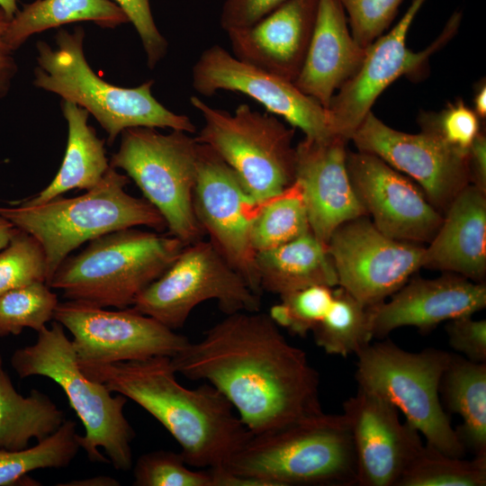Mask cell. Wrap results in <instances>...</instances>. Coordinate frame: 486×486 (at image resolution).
<instances>
[{
    "label": "cell",
    "mask_w": 486,
    "mask_h": 486,
    "mask_svg": "<svg viewBox=\"0 0 486 486\" xmlns=\"http://www.w3.org/2000/svg\"><path fill=\"white\" fill-rule=\"evenodd\" d=\"M10 20L0 8V97L7 93L11 79L16 71V66L12 57L13 50L4 39Z\"/></svg>",
    "instance_id": "obj_44"
},
{
    "label": "cell",
    "mask_w": 486,
    "mask_h": 486,
    "mask_svg": "<svg viewBox=\"0 0 486 486\" xmlns=\"http://www.w3.org/2000/svg\"><path fill=\"white\" fill-rule=\"evenodd\" d=\"M75 483H67L64 485H105V486H117L120 483L112 478L106 476H99L93 479H87L81 482H74Z\"/></svg>",
    "instance_id": "obj_47"
},
{
    "label": "cell",
    "mask_w": 486,
    "mask_h": 486,
    "mask_svg": "<svg viewBox=\"0 0 486 486\" xmlns=\"http://www.w3.org/2000/svg\"><path fill=\"white\" fill-rule=\"evenodd\" d=\"M350 140L358 150L379 157L413 178L440 212H445L454 198L471 184L468 154L426 130L413 134L394 130L372 111Z\"/></svg>",
    "instance_id": "obj_16"
},
{
    "label": "cell",
    "mask_w": 486,
    "mask_h": 486,
    "mask_svg": "<svg viewBox=\"0 0 486 486\" xmlns=\"http://www.w3.org/2000/svg\"><path fill=\"white\" fill-rule=\"evenodd\" d=\"M15 230L16 227L13 223L0 216V250L8 245Z\"/></svg>",
    "instance_id": "obj_46"
},
{
    "label": "cell",
    "mask_w": 486,
    "mask_h": 486,
    "mask_svg": "<svg viewBox=\"0 0 486 486\" xmlns=\"http://www.w3.org/2000/svg\"><path fill=\"white\" fill-rule=\"evenodd\" d=\"M110 166L122 169L164 218L168 234L184 245L204 235L195 217L193 196L197 178L199 142L186 131L168 134L134 127L122 133Z\"/></svg>",
    "instance_id": "obj_9"
},
{
    "label": "cell",
    "mask_w": 486,
    "mask_h": 486,
    "mask_svg": "<svg viewBox=\"0 0 486 486\" xmlns=\"http://www.w3.org/2000/svg\"><path fill=\"white\" fill-rule=\"evenodd\" d=\"M135 27L147 55L148 66L154 68L166 53L167 42L161 35L151 14L149 0H113Z\"/></svg>",
    "instance_id": "obj_40"
},
{
    "label": "cell",
    "mask_w": 486,
    "mask_h": 486,
    "mask_svg": "<svg viewBox=\"0 0 486 486\" xmlns=\"http://www.w3.org/2000/svg\"><path fill=\"white\" fill-rule=\"evenodd\" d=\"M0 252V295L36 282L46 284L45 254L39 241L16 228Z\"/></svg>",
    "instance_id": "obj_35"
},
{
    "label": "cell",
    "mask_w": 486,
    "mask_h": 486,
    "mask_svg": "<svg viewBox=\"0 0 486 486\" xmlns=\"http://www.w3.org/2000/svg\"><path fill=\"white\" fill-rule=\"evenodd\" d=\"M450 346L475 363H486V320L465 316L446 326Z\"/></svg>",
    "instance_id": "obj_41"
},
{
    "label": "cell",
    "mask_w": 486,
    "mask_h": 486,
    "mask_svg": "<svg viewBox=\"0 0 486 486\" xmlns=\"http://www.w3.org/2000/svg\"><path fill=\"white\" fill-rule=\"evenodd\" d=\"M214 300L226 315L258 311L260 295L209 240L184 247L171 266L135 299L132 306L171 329L182 328L199 304Z\"/></svg>",
    "instance_id": "obj_11"
},
{
    "label": "cell",
    "mask_w": 486,
    "mask_h": 486,
    "mask_svg": "<svg viewBox=\"0 0 486 486\" xmlns=\"http://www.w3.org/2000/svg\"><path fill=\"white\" fill-rule=\"evenodd\" d=\"M79 365L89 379L153 416L179 444L191 467L223 468L253 436L214 386L208 382L194 389L183 386L171 357Z\"/></svg>",
    "instance_id": "obj_2"
},
{
    "label": "cell",
    "mask_w": 486,
    "mask_h": 486,
    "mask_svg": "<svg viewBox=\"0 0 486 486\" xmlns=\"http://www.w3.org/2000/svg\"><path fill=\"white\" fill-rule=\"evenodd\" d=\"M355 448L357 485L397 486L424 446L419 432L383 398L359 389L343 403Z\"/></svg>",
    "instance_id": "obj_19"
},
{
    "label": "cell",
    "mask_w": 486,
    "mask_h": 486,
    "mask_svg": "<svg viewBox=\"0 0 486 486\" xmlns=\"http://www.w3.org/2000/svg\"><path fill=\"white\" fill-rule=\"evenodd\" d=\"M319 0H288L251 26L227 32L238 59L293 82L312 35Z\"/></svg>",
    "instance_id": "obj_22"
},
{
    "label": "cell",
    "mask_w": 486,
    "mask_h": 486,
    "mask_svg": "<svg viewBox=\"0 0 486 486\" xmlns=\"http://www.w3.org/2000/svg\"><path fill=\"white\" fill-rule=\"evenodd\" d=\"M346 169L358 200L381 232L420 245L430 242L443 214L420 187L368 152H347Z\"/></svg>",
    "instance_id": "obj_18"
},
{
    "label": "cell",
    "mask_w": 486,
    "mask_h": 486,
    "mask_svg": "<svg viewBox=\"0 0 486 486\" xmlns=\"http://www.w3.org/2000/svg\"><path fill=\"white\" fill-rule=\"evenodd\" d=\"M310 230L302 193L294 181L279 194L259 202L252 223L251 241L257 253L285 244Z\"/></svg>",
    "instance_id": "obj_32"
},
{
    "label": "cell",
    "mask_w": 486,
    "mask_h": 486,
    "mask_svg": "<svg viewBox=\"0 0 486 486\" xmlns=\"http://www.w3.org/2000/svg\"><path fill=\"white\" fill-rule=\"evenodd\" d=\"M184 244L167 234L139 230L98 237L57 268L49 286L68 301L125 309L176 260Z\"/></svg>",
    "instance_id": "obj_7"
},
{
    "label": "cell",
    "mask_w": 486,
    "mask_h": 486,
    "mask_svg": "<svg viewBox=\"0 0 486 486\" xmlns=\"http://www.w3.org/2000/svg\"><path fill=\"white\" fill-rule=\"evenodd\" d=\"M425 1H412L399 22L367 48L358 74L334 94L327 108L334 135L350 140L380 94L400 76L422 68L428 58L454 35L461 21L458 13L450 18L439 37L427 49L414 52L407 48L409 28Z\"/></svg>",
    "instance_id": "obj_15"
},
{
    "label": "cell",
    "mask_w": 486,
    "mask_h": 486,
    "mask_svg": "<svg viewBox=\"0 0 486 486\" xmlns=\"http://www.w3.org/2000/svg\"><path fill=\"white\" fill-rule=\"evenodd\" d=\"M83 21L104 28L130 22L123 10L110 0H35L23 4L10 20L4 39L14 50L35 33Z\"/></svg>",
    "instance_id": "obj_29"
},
{
    "label": "cell",
    "mask_w": 486,
    "mask_h": 486,
    "mask_svg": "<svg viewBox=\"0 0 486 486\" xmlns=\"http://www.w3.org/2000/svg\"><path fill=\"white\" fill-rule=\"evenodd\" d=\"M0 8L10 19L19 11L16 5V0H0Z\"/></svg>",
    "instance_id": "obj_48"
},
{
    "label": "cell",
    "mask_w": 486,
    "mask_h": 486,
    "mask_svg": "<svg viewBox=\"0 0 486 486\" xmlns=\"http://www.w3.org/2000/svg\"><path fill=\"white\" fill-rule=\"evenodd\" d=\"M181 453L158 450L141 454L133 466L134 486H215L209 469L190 468Z\"/></svg>",
    "instance_id": "obj_36"
},
{
    "label": "cell",
    "mask_w": 486,
    "mask_h": 486,
    "mask_svg": "<svg viewBox=\"0 0 486 486\" xmlns=\"http://www.w3.org/2000/svg\"><path fill=\"white\" fill-rule=\"evenodd\" d=\"M334 288L317 284L291 292L281 297V302L273 305L268 315L278 327L304 338L326 315Z\"/></svg>",
    "instance_id": "obj_37"
},
{
    "label": "cell",
    "mask_w": 486,
    "mask_h": 486,
    "mask_svg": "<svg viewBox=\"0 0 486 486\" xmlns=\"http://www.w3.org/2000/svg\"><path fill=\"white\" fill-rule=\"evenodd\" d=\"M327 247L338 286L367 307L385 301L410 279L421 267L425 248L386 236L366 215L338 227Z\"/></svg>",
    "instance_id": "obj_14"
},
{
    "label": "cell",
    "mask_w": 486,
    "mask_h": 486,
    "mask_svg": "<svg viewBox=\"0 0 486 486\" xmlns=\"http://www.w3.org/2000/svg\"><path fill=\"white\" fill-rule=\"evenodd\" d=\"M84 37L83 28L76 27L73 32H58L57 49L38 41L34 86L86 109L106 131L109 145L124 130L134 127L195 131L188 116L171 112L152 95V80L127 88L96 75L86 59Z\"/></svg>",
    "instance_id": "obj_6"
},
{
    "label": "cell",
    "mask_w": 486,
    "mask_h": 486,
    "mask_svg": "<svg viewBox=\"0 0 486 486\" xmlns=\"http://www.w3.org/2000/svg\"><path fill=\"white\" fill-rule=\"evenodd\" d=\"M339 0H319L302 69L293 81L303 94L328 108L336 91L363 67L366 50L354 40Z\"/></svg>",
    "instance_id": "obj_23"
},
{
    "label": "cell",
    "mask_w": 486,
    "mask_h": 486,
    "mask_svg": "<svg viewBox=\"0 0 486 486\" xmlns=\"http://www.w3.org/2000/svg\"><path fill=\"white\" fill-rule=\"evenodd\" d=\"M65 420L64 412L47 394L32 389L23 397L16 392L0 355V448H27L31 439H45Z\"/></svg>",
    "instance_id": "obj_28"
},
{
    "label": "cell",
    "mask_w": 486,
    "mask_h": 486,
    "mask_svg": "<svg viewBox=\"0 0 486 486\" xmlns=\"http://www.w3.org/2000/svg\"><path fill=\"white\" fill-rule=\"evenodd\" d=\"M347 141L338 136L304 138L295 147L294 181L302 193L310 230L325 244L341 224L367 216L347 173Z\"/></svg>",
    "instance_id": "obj_20"
},
{
    "label": "cell",
    "mask_w": 486,
    "mask_h": 486,
    "mask_svg": "<svg viewBox=\"0 0 486 486\" xmlns=\"http://www.w3.org/2000/svg\"><path fill=\"white\" fill-rule=\"evenodd\" d=\"M474 112L479 117V119H485L486 117V86L485 83L481 84L477 89L474 98Z\"/></svg>",
    "instance_id": "obj_45"
},
{
    "label": "cell",
    "mask_w": 486,
    "mask_h": 486,
    "mask_svg": "<svg viewBox=\"0 0 486 486\" xmlns=\"http://www.w3.org/2000/svg\"><path fill=\"white\" fill-rule=\"evenodd\" d=\"M486 456L472 460L424 446L397 486H484Z\"/></svg>",
    "instance_id": "obj_33"
},
{
    "label": "cell",
    "mask_w": 486,
    "mask_h": 486,
    "mask_svg": "<svg viewBox=\"0 0 486 486\" xmlns=\"http://www.w3.org/2000/svg\"><path fill=\"white\" fill-rule=\"evenodd\" d=\"M171 361L177 374L218 389L253 435L324 412L306 352L259 310L226 315Z\"/></svg>",
    "instance_id": "obj_1"
},
{
    "label": "cell",
    "mask_w": 486,
    "mask_h": 486,
    "mask_svg": "<svg viewBox=\"0 0 486 486\" xmlns=\"http://www.w3.org/2000/svg\"><path fill=\"white\" fill-rule=\"evenodd\" d=\"M190 102L203 118L196 140L212 148L237 174L249 195L263 202L295 180L294 129L243 104L233 113Z\"/></svg>",
    "instance_id": "obj_10"
},
{
    "label": "cell",
    "mask_w": 486,
    "mask_h": 486,
    "mask_svg": "<svg viewBox=\"0 0 486 486\" xmlns=\"http://www.w3.org/2000/svg\"><path fill=\"white\" fill-rule=\"evenodd\" d=\"M219 470L260 486L357 485L355 448L343 413L322 412L253 435Z\"/></svg>",
    "instance_id": "obj_3"
},
{
    "label": "cell",
    "mask_w": 486,
    "mask_h": 486,
    "mask_svg": "<svg viewBox=\"0 0 486 486\" xmlns=\"http://www.w3.org/2000/svg\"><path fill=\"white\" fill-rule=\"evenodd\" d=\"M421 130L428 131L451 148L468 154L481 131L479 117L462 99L449 104L439 113H423L419 117Z\"/></svg>",
    "instance_id": "obj_38"
},
{
    "label": "cell",
    "mask_w": 486,
    "mask_h": 486,
    "mask_svg": "<svg viewBox=\"0 0 486 486\" xmlns=\"http://www.w3.org/2000/svg\"><path fill=\"white\" fill-rule=\"evenodd\" d=\"M192 86L202 95L219 90L244 94L273 114L300 129L305 138L335 137L327 109L303 94L293 82L238 59L219 45L203 50L192 69Z\"/></svg>",
    "instance_id": "obj_17"
},
{
    "label": "cell",
    "mask_w": 486,
    "mask_h": 486,
    "mask_svg": "<svg viewBox=\"0 0 486 486\" xmlns=\"http://www.w3.org/2000/svg\"><path fill=\"white\" fill-rule=\"evenodd\" d=\"M288 0H225L220 17L226 32L251 26Z\"/></svg>",
    "instance_id": "obj_42"
},
{
    "label": "cell",
    "mask_w": 486,
    "mask_h": 486,
    "mask_svg": "<svg viewBox=\"0 0 486 486\" xmlns=\"http://www.w3.org/2000/svg\"><path fill=\"white\" fill-rule=\"evenodd\" d=\"M130 178L110 166L100 183L73 198L55 197L29 205L0 206V216L33 236L45 254L49 284L58 266L83 243L134 227L163 231L166 224L145 198L125 191Z\"/></svg>",
    "instance_id": "obj_4"
},
{
    "label": "cell",
    "mask_w": 486,
    "mask_h": 486,
    "mask_svg": "<svg viewBox=\"0 0 486 486\" xmlns=\"http://www.w3.org/2000/svg\"><path fill=\"white\" fill-rule=\"evenodd\" d=\"M53 320L71 333L79 364L173 357L189 343L186 337L132 307L108 310L67 301L58 302Z\"/></svg>",
    "instance_id": "obj_12"
},
{
    "label": "cell",
    "mask_w": 486,
    "mask_h": 486,
    "mask_svg": "<svg viewBox=\"0 0 486 486\" xmlns=\"http://www.w3.org/2000/svg\"><path fill=\"white\" fill-rule=\"evenodd\" d=\"M79 434L73 420L66 419L59 428L37 445L21 450L0 448V486L40 485L27 473L38 469L65 468L76 456Z\"/></svg>",
    "instance_id": "obj_30"
},
{
    "label": "cell",
    "mask_w": 486,
    "mask_h": 486,
    "mask_svg": "<svg viewBox=\"0 0 486 486\" xmlns=\"http://www.w3.org/2000/svg\"><path fill=\"white\" fill-rule=\"evenodd\" d=\"M36 282L0 295V338L19 335L24 328L40 331L53 320L58 296Z\"/></svg>",
    "instance_id": "obj_34"
},
{
    "label": "cell",
    "mask_w": 486,
    "mask_h": 486,
    "mask_svg": "<svg viewBox=\"0 0 486 486\" xmlns=\"http://www.w3.org/2000/svg\"><path fill=\"white\" fill-rule=\"evenodd\" d=\"M261 291L279 297L311 286H338L337 273L327 244L310 230L274 248L256 254Z\"/></svg>",
    "instance_id": "obj_25"
},
{
    "label": "cell",
    "mask_w": 486,
    "mask_h": 486,
    "mask_svg": "<svg viewBox=\"0 0 486 486\" xmlns=\"http://www.w3.org/2000/svg\"><path fill=\"white\" fill-rule=\"evenodd\" d=\"M485 306L484 283L452 273L434 279L414 277L389 302L368 307L373 338H382L400 327H414L425 334L441 322L472 316Z\"/></svg>",
    "instance_id": "obj_21"
},
{
    "label": "cell",
    "mask_w": 486,
    "mask_h": 486,
    "mask_svg": "<svg viewBox=\"0 0 486 486\" xmlns=\"http://www.w3.org/2000/svg\"><path fill=\"white\" fill-rule=\"evenodd\" d=\"M421 267L484 283L486 193L469 184L454 198L438 230L424 248Z\"/></svg>",
    "instance_id": "obj_24"
},
{
    "label": "cell",
    "mask_w": 486,
    "mask_h": 486,
    "mask_svg": "<svg viewBox=\"0 0 486 486\" xmlns=\"http://www.w3.org/2000/svg\"><path fill=\"white\" fill-rule=\"evenodd\" d=\"M468 163L471 184L486 193V136L482 131L469 149Z\"/></svg>",
    "instance_id": "obj_43"
},
{
    "label": "cell",
    "mask_w": 486,
    "mask_h": 486,
    "mask_svg": "<svg viewBox=\"0 0 486 486\" xmlns=\"http://www.w3.org/2000/svg\"><path fill=\"white\" fill-rule=\"evenodd\" d=\"M447 411L461 416L455 432L474 456H486V363L451 354L439 384Z\"/></svg>",
    "instance_id": "obj_27"
},
{
    "label": "cell",
    "mask_w": 486,
    "mask_h": 486,
    "mask_svg": "<svg viewBox=\"0 0 486 486\" xmlns=\"http://www.w3.org/2000/svg\"><path fill=\"white\" fill-rule=\"evenodd\" d=\"M311 332L316 345L327 354L356 355L373 338L368 307L336 286L328 310Z\"/></svg>",
    "instance_id": "obj_31"
},
{
    "label": "cell",
    "mask_w": 486,
    "mask_h": 486,
    "mask_svg": "<svg viewBox=\"0 0 486 486\" xmlns=\"http://www.w3.org/2000/svg\"><path fill=\"white\" fill-rule=\"evenodd\" d=\"M348 14L350 32L364 49L391 24L402 0H339Z\"/></svg>",
    "instance_id": "obj_39"
},
{
    "label": "cell",
    "mask_w": 486,
    "mask_h": 486,
    "mask_svg": "<svg viewBox=\"0 0 486 486\" xmlns=\"http://www.w3.org/2000/svg\"><path fill=\"white\" fill-rule=\"evenodd\" d=\"M451 353L436 348L406 351L392 341L369 344L356 354L358 388L373 392L400 410L428 446L464 457L465 447L441 403L439 384Z\"/></svg>",
    "instance_id": "obj_8"
},
{
    "label": "cell",
    "mask_w": 486,
    "mask_h": 486,
    "mask_svg": "<svg viewBox=\"0 0 486 486\" xmlns=\"http://www.w3.org/2000/svg\"><path fill=\"white\" fill-rule=\"evenodd\" d=\"M61 108L68 130L61 166L48 186L33 197L22 201V203L40 204L73 189L88 191L100 183L110 168L104 141L87 124L88 112L66 100L62 101Z\"/></svg>",
    "instance_id": "obj_26"
},
{
    "label": "cell",
    "mask_w": 486,
    "mask_h": 486,
    "mask_svg": "<svg viewBox=\"0 0 486 486\" xmlns=\"http://www.w3.org/2000/svg\"><path fill=\"white\" fill-rule=\"evenodd\" d=\"M194 210L221 256L261 295L251 229L259 209L237 174L212 148L199 143Z\"/></svg>",
    "instance_id": "obj_13"
},
{
    "label": "cell",
    "mask_w": 486,
    "mask_h": 486,
    "mask_svg": "<svg viewBox=\"0 0 486 486\" xmlns=\"http://www.w3.org/2000/svg\"><path fill=\"white\" fill-rule=\"evenodd\" d=\"M11 364L21 378L44 376L60 386L85 427L79 445L91 462L111 464L120 471L132 468L135 431L123 413L128 399L120 393L112 396L106 385L83 373L59 322L38 331L33 345L15 350Z\"/></svg>",
    "instance_id": "obj_5"
}]
</instances>
